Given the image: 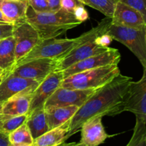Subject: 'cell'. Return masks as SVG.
<instances>
[{
    "label": "cell",
    "instance_id": "1",
    "mask_svg": "<svg viewBox=\"0 0 146 146\" xmlns=\"http://www.w3.org/2000/svg\"><path fill=\"white\" fill-rule=\"evenodd\" d=\"M132 78L119 74L97 88L80 107L69 122L68 138L80 131L83 124L94 116H114L123 111L125 96Z\"/></svg>",
    "mask_w": 146,
    "mask_h": 146
},
{
    "label": "cell",
    "instance_id": "2",
    "mask_svg": "<svg viewBox=\"0 0 146 146\" xmlns=\"http://www.w3.org/2000/svg\"><path fill=\"white\" fill-rule=\"evenodd\" d=\"M26 20L36 30L41 40L57 38L81 24L73 13L62 9L56 12L38 13L29 6Z\"/></svg>",
    "mask_w": 146,
    "mask_h": 146
},
{
    "label": "cell",
    "instance_id": "3",
    "mask_svg": "<svg viewBox=\"0 0 146 146\" xmlns=\"http://www.w3.org/2000/svg\"><path fill=\"white\" fill-rule=\"evenodd\" d=\"M111 24V18L106 17L97 24L96 27L81 34L80 36L81 41L78 45L64 57L58 59L57 71H63L78 61L107 51L110 47L101 46L97 43L96 38L99 36L107 33Z\"/></svg>",
    "mask_w": 146,
    "mask_h": 146
},
{
    "label": "cell",
    "instance_id": "4",
    "mask_svg": "<svg viewBox=\"0 0 146 146\" xmlns=\"http://www.w3.org/2000/svg\"><path fill=\"white\" fill-rule=\"evenodd\" d=\"M121 74L118 64L106 66L73 74L64 78L61 87L78 90H96Z\"/></svg>",
    "mask_w": 146,
    "mask_h": 146
},
{
    "label": "cell",
    "instance_id": "5",
    "mask_svg": "<svg viewBox=\"0 0 146 146\" xmlns=\"http://www.w3.org/2000/svg\"><path fill=\"white\" fill-rule=\"evenodd\" d=\"M81 41V37L75 38H48L41 40L28 54L19 60L15 67L39 58H56L64 57ZM14 67V68H15Z\"/></svg>",
    "mask_w": 146,
    "mask_h": 146
},
{
    "label": "cell",
    "instance_id": "6",
    "mask_svg": "<svg viewBox=\"0 0 146 146\" xmlns=\"http://www.w3.org/2000/svg\"><path fill=\"white\" fill-rule=\"evenodd\" d=\"M113 39L127 47L138 58L143 69H146V43L145 28H127L110 24L107 31Z\"/></svg>",
    "mask_w": 146,
    "mask_h": 146
},
{
    "label": "cell",
    "instance_id": "7",
    "mask_svg": "<svg viewBox=\"0 0 146 146\" xmlns=\"http://www.w3.org/2000/svg\"><path fill=\"white\" fill-rule=\"evenodd\" d=\"M123 111H129L146 123V69L139 81H131L123 105Z\"/></svg>",
    "mask_w": 146,
    "mask_h": 146
},
{
    "label": "cell",
    "instance_id": "8",
    "mask_svg": "<svg viewBox=\"0 0 146 146\" xmlns=\"http://www.w3.org/2000/svg\"><path fill=\"white\" fill-rule=\"evenodd\" d=\"M58 63L56 58L34 59L17 66L9 74L41 83L48 75L57 71Z\"/></svg>",
    "mask_w": 146,
    "mask_h": 146
},
{
    "label": "cell",
    "instance_id": "9",
    "mask_svg": "<svg viewBox=\"0 0 146 146\" xmlns=\"http://www.w3.org/2000/svg\"><path fill=\"white\" fill-rule=\"evenodd\" d=\"M121 54L118 49L109 48L107 51L92 56L88 58L78 61L71 66L63 70L64 78L73 74L82 72L87 70L94 69L106 66L118 64L121 61Z\"/></svg>",
    "mask_w": 146,
    "mask_h": 146
},
{
    "label": "cell",
    "instance_id": "10",
    "mask_svg": "<svg viewBox=\"0 0 146 146\" xmlns=\"http://www.w3.org/2000/svg\"><path fill=\"white\" fill-rule=\"evenodd\" d=\"M13 37L15 41L17 62L41 41L36 30L27 21L14 24Z\"/></svg>",
    "mask_w": 146,
    "mask_h": 146
},
{
    "label": "cell",
    "instance_id": "11",
    "mask_svg": "<svg viewBox=\"0 0 146 146\" xmlns=\"http://www.w3.org/2000/svg\"><path fill=\"white\" fill-rule=\"evenodd\" d=\"M39 84L29 78L11 74H5L0 83V103L4 104L11 97L17 95L33 94Z\"/></svg>",
    "mask_w": 146,
    "mask_h": 146
},
{
    "label": "cell",
    "instance_id": "12",
    "mask_svg": "<svg viewBox=\"0 0 146 146\" xmlns=\"http://www.w3.org/2000/svg\"><path fill=\"white\" fill-rule=\"evenodd\" d=\"M96 90H78L60 86L47 99L44 108L48 106H75L80 108Z\"/></svg>",
    "mask_w": 146,
    "mask_h": 146
},
{
    "label": "cell",
    "instance_id": "13",
    "mask_svg": "<svg viewBox=\"0 0 146 146\" xmlns=\"http://www.w3.org/2000/svg\"><path fill=\"white\" fill-rule=\"evenodd\" d=\"M64 79L62 71L53 72L41 81L32 94L29 113L39 108H44L46 101L61 86Z\"/></svg>",
    "mask_w": 146,
    "mask_h": 146
},
{
    "label": "cell",
    "instance_id": "14",
    "mask_svg": "<svg viewBox=\"0 0 146 146\" xmlns=\"http://www.w3.org/2000/svg\"><path fill=\"white\" fill-rule=\"evenodd\" d=\"M111 24L141 29L145 28L146 22L138 10L121 1H117L111 17Z\"/></svg>",
    "mask_w": 146,
    "mask_h": 146
},
{
    "label": "cell",
    "instance_id": "15",
    "mask_svg": "<svg viewBox=\"0 0 146 146\" xmlns=\"http://www.w3.org/2000/svg\"><path fill=\"white\" fill-rule=\"evenodd\" d=\"M102 116H94L87 120L81 129V140L75 146H98L111 137L106 132Z\"/></svg>",
    "mask_w": 146,
    "mask_h": 146
},
{
    "label": "cell",
    "instance_id": "16",
    "mask_svg": "<svg viewBox=\"0 0 146 146\" xmlns=\"http://www.w3.org/2000/svg\"><path fill=\"white\" fill-rule=\"evenodd\" d=\"M28 0H0V9L11 24L26 21Z\"/></svg>",
    "mask_w": 146,
    "mask_h": 146
},
{
    "label": "cell",
    "instance_id": "17",
    "mask_svg": "<svg viewBox=\"0 0 146 146\" xmlns=\"http://www.w3.org/2000/svg\"><path fill=\"white\" fill-rule=\"evenodd\" d=\"M78 106H48L44 108L49 130L69 121L78 109Z\"/></svg>",
    "mask_w": 146,
    "mask_h": 146
},
{
    "label": "cell",
    "instance_id": "18",
    "mask_svg": "<svg viewBox=\"0 0 146 146\" xmlns=\"http://www.w3.org/2000/svg\"><path fill=\"white\" fill-rule=\"evenodd\" d=\"M32 94H21L11 97L3 104L2 114L6 118L29 113Z\"/></svg>",
    "mask_w": 146,
    "mask_h": 146
},
{
    "label": "cell",
    "instance_id": "19",
    "mask_svg": "<svg viewBox=\"0 0 146 146\" xmlns=\"http://www.w3.org/2000/svg\"><path fill=\"white\" fill-rule=\"evenodd\" d=\"M69 122L49 130L41 136L34 140L33 146H56L68 140Z\"/></svg>",
    "mask_w": 146,
    "mask_h": 146
},
{
    "label": "cell",
    "instance_id": "20",
    "mask_svg": "<svg viewBox=\"0 0 146 146\" xmlns=\"http://www.w3.org/2000/svg\"><path fill=\"white\" fill-rule=\"evenodd\" d=\"M17 64L15 41L13 36L0 39V69L6 73L11 72Z\"/></svg>",
    "mask_w": 146,
    "mask_h": 146
},
{
    "label": "cell",
    "instance_id": "21",
    "mask_svg": "<svg viewBox=\"0 0 146 146\" xmlns=\"http://www.w3.org/2000/svg\"><path fill=\"white\" fill-rule=\"evenodd\" d=\"M25 123L28 126L34 140L49 131L44 107L36 108L29 113Z\"/></svg>",
    "mask_w": 146,
    "mask_h": 146
},
{
    "label": "cell",
    "instance_id": "22",
    "mask_svg": "<svg viewBox=\"0 0 146 146\" xmlns=\"http://www.w3.org/2000/svg\"><path fill=\"white\" fill-rule=\"evenodd\" d=\"M84 5L88 6L102 13L106 17L111 18L117 0H78Z\"/></svg>",
    "mask_w": 146,
    "mask_h": 146
},
{
    "label": "cell",
    "instance_id": "23",
    "mask_svg": "<svg viewBox=\"0 0 146 146\" xmlns=\"http://www.w3.org/2000/svg\"><path fill=\"white\" fill-rule=\"evenodd\" d=\"M9 141L11 144L28 143L33 144V139L29 129L26 123L9 134Z\"/></svg>",
    "mask_w": 146,
    "mask_h": 146
},
{
    "label": "cell",
    "instance_id": "24",
    "mask_svg": "<svg viewBox=\"0 0 146 146\" xmlns=\"http://www.w3.org/2000/svg\"><path fill=\"white\" fill-rule=\"evenodd\" d=\"M135 118L133 135L126 146H146V123Z\"/></svg>",
    "mask_w": 146,
    "mask_h": 146
},
{
    "label": "cell",
    "instance_id": "25",
    "mask_svg": "<svg viewBox=\"0 0 146 146\" xmlns=\"http://www.w3.org/2000/svg\"><path fill=\"white\" fill-rule=\"evenodd\" d=\"M27 115H17L6 118L0 125V131L6 134H9L16 129L25 123L27 118Z\"/></svg>",
    "mask_w": 146,
    "mask_h": 146
},
{
    "label": "cell",
    "instance_id": "26",
    "mask_svg": "<svg viewBox=\"0 0 146 146\" xmlns=\"http://www.w3.org/2000/svg\"><path fill=\"white\" fill-rule=\"evenodd\" d=\"M138 10L143 16L146 22V0H117Z\"/></svg>",
    "mask_w": 146,
    "mask_h": 146
},
{
    "label": "cell",
    "instance_id": "27",
    "mask_svg": "<svg viewBox=\"0 0 146 146\" xmlns=\"http://www.w3.org/2000/svg\"><path fill=\"white\" fill-rule=\"evenodd\" d=\"M29 6L38 13L49 12L47 0H28Z\"/></svg>",
    "mask_w": 146,
    "mask_h": 146
},
{
    "label": "cell",
    "instance_id": "28",
    "mask_svg": "<svg viewBox=\"0 0 146 146\" xmlns=\"http://www.w3.org/2000/svg\"><path fill=\"white\" fill-rule=\"evenodd\" d=\"M14 24L10 23H0V39L13 36Z\"/></svg>",
    "mask_w": 146,
    "mask_h": 146
},
{
    "label": "cell",
    "instance_id": "29",
    "mask_svg": "<svg viewBox=\"0 0 146 146\" xmlns=\"http://www.w3.org/2000/svg\"><path fill=\"white\" fill-rule=\"evenodd\" d=\"M73 14H74L75 18L79 21H81V23L86 21L88 19V11L84 8V4H81V5L76 7L75 9L74 10Z\"/></svg>",
    "mask_w": 146,
    "mask_h": 146
},
{
    "label": "cell",
    "instance_id": "30",
    "mask_svg": "<svg viewBox=\"0 0 146 146\" xmlns=\"http://www.w3.org/2000/svg\"><path fill=\"white\" fill-rule=\"evenodd\" d=\"M83 4L78 0H61V7L62 9L73 13L75 8Z\"/></svg>",
    "mask_w": 146,
    "mask_h": 146
},
{
    "label": "cell",
    "instance_id": "31",
    "mask_svg": "<svg viewBox=\"0 0 146 146\" xmlns=\"http://www.w3.org/2000/svg\"><path fill=\"white\" fill-rule=\"evenodd\" d=\"M113 38L107 33L102 34V35L99 36L97 37L96 41L98 44H99L102 47H108L109 44L113 41Z\"/></svg>",
    "mask_w": 146,
    "mask_h": 146
},
{
    "label": "cell",
    "instance_id": "32",
    "mask_svg": "<svg viewBox=\"0 0 146 146\" xmlns=\"http://www.w3.org/2000/svg\"><path fill=\"white\" fill-rule=\"evenodd\" d=\"M50 12H56L61 9V0H47Z\"/></svg>",
    "mask_w": 146,
    "mask_h": 146
},
{
    "label": "cell",
    "instance_id": "33",
    "mask_svg": "<svg viewBox=\"0 0 146 146\" xmlns=\"http://www.w3.org/2000/svg\"><path fill=\"white\" fill-rule=\"evenodd\" d=\"M0 146H11L9 141V135L0 131Z\"/></svg>",
    "mask_w": 146,
    "mask_h": 146
},
{
    "label": "cell",
    "instance_id": "34",
    "mask_svg": "<svg viewBox=\"0 0 146 146\" xmlns=\"http://www.w3.org/2000/svg\"><path fill=\"white\" fill-rule=\"evenodd\" d=\"M0 23H10L9 21V20L7 19L5 17V16L4 15V14L2 13V11L0 9ZM11 24V23H10Z\"/></svg>",
    "mask_w": 146,
    "mask_h": 146
},
{
    "label": "cell",
    "instance_id": "35",
    "mask_svg": "<svg viewBox=\"0 0 146 146\" xmlns=\"http://www.w3.org/2000/svg\"><path fill=\"white\" fill-rule=\"evenodd\" d=\"M2 103H0V125H1L2 122L4 121V120L5 119V117L4 116V115L2 114Z\"/></svg>",
    "mask_w": 146,
    "mask_h": 146
},
{
    "label": "cell",
    "instance_id": "36",
    "mask_svg": "<svg viewBox=\"0 0 146 146\" xmlns=\"http://www.w3.org/2000/svg\"><path fill=\"white\" fill-rule=\"evenodd\" d=\"M76 143H68L64 142L63 143L60 144V145H56V146H75Z\"/></svg>",
    "mask_w": 146,
    "mask_h": 146
},
{
    "label": "cell",
    "instance_id": "37",
    "mask_svg": "<svg viewBox=\"0 0 146 146\" xmlns=\"http://www.w3.org/2000/svg\"><path fill=\"white\" fill-rule=\"evenodd\" d=\"M11 146H33V144H28V143L11 144Z\"/></svg>",
    "mask_w": 146,
    "mask_h": 146
},
{
    "label": "cell",
    "instance_id": "38",
    "mask_svg": "<svg viewBox=\"0 0 146 146\" xmlns=\"http://www.w3.org/2000/svg\"><path fill=\"white\" fill-rule=\"evenodd\" d=\"M6 73L4 72V71H3L2 70L0 69V83H1V80L3 79V78L4 77V76H5Z\"/></svg>",
    "mask_w": 146,
    "mask_h": 146
},
{
    "label": "cell",
    "instance_id": "39",
    "mask_svg": "<svg viewBox=\"0 0 146 146\" xmlns=\"http://www.w3.org/2000/svg\"><path fill=\"white\" fill-rule=\"evenodd\" d=\"M145 43H146V26L145 27Z\"/></svg>",
    "mask_w": 146,
    "mask_h": 146
}]
</instances>
